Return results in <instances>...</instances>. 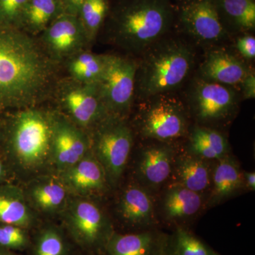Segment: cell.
Wrapping results in <instances>:
<instances>
[{
    "label": "cell",
    "instance_id": "cell-1",
    "mask_svg": "<svg viewBox=\"0 0 255 255\" xmlns=\"http://www.w3.org/2000/svg\"><path fill=\"white\" fill-rule=\"evenodd\" d=\"M57 68L36 37L0 26V107H36L52 95Z\"/></svg>",
    "mask_w": 255,
    "mask_h": 255
},
{
    "label": "cell",
    "instance_id": "cell-2",
    "mask_svg": "<svg viewBox=\"0 0 255 255\" xmlns=\"http://www.w3.org/2000/svg\"><path fill=\"white\" fill-rule=\"evenodd\" d=\"M171 19L166 0H124L111 16L110 38L128 53L142 54L162 39Z\"/></svg>",
    "mask_w": 255,
    "mask_h": 255
},
{
    "label": "cell",
    "instance_id": "cell-3",
    "mask_svg": "<svg viewBox=\"0 0 255 255\" xmlns=\"http://www.w3.org/2000/svg\"><path fill=\"white\" fill-rule=\"evenodd\" d=\"M135 75V91L147 99L169 94L189 76L194 64L190 46L179 40H160L145 52Z\"/></svg>",
    "mask_w": 255,
    "mask_h": 255
},
{
    "label": "cell",
    "instance_id": "cell-4",
    "mask_svg": "<svg viewBox=\"0 0 255 255\" xmlns=\"http://www.w3.org/2000/svg\"><path fill=\"white\" fill-rule=\"evenodd\" d=\"M50 112L36 107L21 109L13 118L9 144L23 168L36 169L51 157Z\"/></svg>",
    "mask_w": 255,
    "mask_h": 255
},
{
    "label": "cell",
    "instance_id": "cell-5",
    "mask_svg": "<svg viewBox=\"0 0 255 255\" xmlns=\"http://www.w3.org/2000/svg\"><path fill=\"white\" fill-rule=\"evenodd\" d=\"M90 132L92 154L103 167L107 182L115 185L124 173L131 151V129L123 117L108 115Z\"/></svg>",
    "mask_w": 255,
    "mask_h": 255
},
{
    "label": "cell",
    "instance_id": "cell-6",
    "mask_svg": "<svg viewBox=\"0 0 255 255\" xmlns=\"http://www.w3.org/2000/svg\"><path fill=\"white\" fill-rule=\"evenodd\" d=\"M52 94L60 113L86 131L109 115L97 84L82 83L65 77L57 80Z\"/></svg>",
    "mask_w": 255,
    "mask_h": 255
},
{
    "label": "cell",
    "instance_id": "cell-7",
    "mask_svg": "<svg viewBox=\"0 0 255 255\" xmlns=\"http://www.w3.org/2000/svg\"><path fill=\"white\" fill-rule=\"evenodd\" d=\"M137 63L117 55H105V68L98 83L109 115L124 117L131 107L135 91Z\"/></svg>",
    "mask_w": 255,
    "mask_h": 255
},
{
    "label": "cell",
    "instance_id": "cell-8",
    "mask_svg": "<svg viewBox=\"0 0 255 255\" xmlns=\"http://www.w3.org/2000/svg\"><path fill=\"white\" fill-rule=\"evenodd\" d=\"M169 94L147 98L148 103L140 116V132L144 137L166 141L182 136L187 128V118L182 102Z\"/></svg>",
    "mask_w": 255,
    "mask_h": 255
},
{
    "label": "cell",
    "instance_id": "cell-9",
    "mask_svg": "<svg viewBox=\"0 0 255 255\" xmlns=\"http://www.w3.org/2000/svg\"><path fill=\"white\" fill-rule=\"evenodd\" d=\"M190 104L201 123H224L236 113L238 96L232 87L199 78L191 89Z\"/></svg>",
    "mask_w": 255,
    "mask_h": 255
},
{
    "label": "cell",
    "instance_id": "cell-10",
    "mask_svg": "<svg viewBox=\"0 0 255 255\" xmlns=\"http://www.w3.org/2000/svg\"><path fill=\"white\" fill-rule=\"evenodd\" d=\"M38 40L50 59L58 66L90 46L78 16L65 13L50 23Z\"/></svg>",
    "mask_w": 255,
    "mask_h": 255
},
{
    "label": "cell",
    "instance_id": "cell-11",
    "mask_svg": "<svg viewBox=\"0 0 255 255\" xmlns=\"http://www.w3.org/2000/svg\"><path fill=\"white\" fill-rule=\"evenodd\" d=\"M51 158L58 168L65 170L91 150L90 135L57 111L50 112Z\"/></svg>",
    "mask_w": 255,
    "mask_h": 255
},
{
    "label": "cell",
    "instance_id": "cell-12",
    "mask_svg": "<svg viewBox=\"0 0 255 255\" xmlns=\"http://www.w3.org/2000/svg\"><path fill=\"white\" fill-rule=\"evenodd\" d=\"M181 21L184 30L200 43L222 41L226 31L219 9L213 0H191L183 6Z\"/></svg>",
    "mask_w": 255,
    "mask_h": 255
},
{
    "label": "cell",
    "instance_id": "cell-13",
    "mask_svg": "<svg viewBox=\"0 0 255 255\" xmlns=\"http://www.w3.org/2000/svg\"><path fill=\"white\" fill-rule=\"evenodd\" d=\"M250 71L239 58L223 49L209 52L200 67L201 79L229 87L241 85Z\"/></svg>",
    "mask_w": 255,
    "mask_h": 255
},
{
    "label": "cell",
    "instance_id": "cell-14",
    "mask_svg": "<svg viewBox=\"0 0 255 255\" xmlns=\"http://www.w3.org/2000/svg\"><path fill=\"white\" fill-rule=\"evenodd\" d=\"M68 222L75 238L86 245L98 241L105 226V216L100 208L86 200L72 204L68 213Z\"/></svg>",
    "mask_w": 255,
    "mask_h": 255
},
{
    "label": "cell",
    "instance_id": "cell-15",
    "mask_svg": "<svg viewBox=\"0 0 255 255\" xmlns=\"http://www.w3.org/2000/svg\"><path fill=\"white\" fill-rule=\"evenodd\" d=\"M174 152L167 145H153L142 151L137 164L140 180L149 187L160 186L172 174Z\"/></svg>",
    "mask_w": 255,
    "mask_h": 255
},
{
    "label": "cell",
    "instance_id": "cell-16",
    "mask_svg": "<svg viewBox=\"0 0 255 255\" xmlns=\"http://www.w3.org/2000/svg\"><path fill=\"white\" fill-rule=\"evenodd\" d=\"M63 172L65 184L79 193L102 190L107 182L103 167L91 150L85 157Z\"/></svg>",
    "mask_w": 255,
    "mask_h": 255
},
{
    "label": "cell",
    "instance_id": "cell-17",
    "mask_svg": "<svg viewBox=\"0 0 255 255\" xmlns=\"http://www.w3.org/2000/svg\"><path fill=\"white\" fill-rule=\"evenodd\" d=\"M218 161L211 179L213 189L210 196L211 205L230 199L244 187L243 174L236 161L227 156Z\"/></svg>",
    "mask_w": 255,
    "mask_h": 255
},
{
    "label": "cell",
    "instance_id": "cell-18",
    "mask_svg": "<svg viewBox=\"0 0 255 255\" xmlns=\"http://www.w3.org/2000/svg\"><path fill=\"white\" fill-rule=\"evenodd\" d=\"M174 164L175 184L199 194L209 187L212 173L206 159L191 153L182 156Z\"/></svg>",
    "mask_w": 255,
    "mask_h": 255
},
{
    "label": "cell",
    "instance_id": "cell-19",
    "mask_svg": "<svg viewBox=\"0 0 255 255\" xmlns=\"http://www.w3.org/2000/svg\"><path fill=\"white\" fill-rule=\"evenodd\" d=\"M119 212L126 221L134 225L150 223L155 216L150 194L144 188L136 185L124 191L119 202Z\"/></svg>",
    "mask_w": 255,
    "mask_h": 255
},
{
    "label": "cell",
    "instance_id": "cell-20",
    "mask_svg": "<svg viewBox=\"0 0 255 255\" xmlns=\"http://www.w3.org/2000/svg\"><path fill=\"white\" fill-rule=\"evenodd\" d=\"M64 14L61 0H28L23 14L21 30L38 36Z\"/></svg>",
    "mask_w": 255,
    "mask_h": 255
},
{
    "label": "cell",
    "instance_id": "cell-21",
    "mask_svg": "<svg viewBox=\"0 0 255 255\" xmlns=\"http://www.w3.org/2000/svg\"><path fill=\"white\" fill-rule=\"evenodd\" d=\"M202 205L201 194L174 184L164 195L162 210L167 219L177 221L195 216Z\"/></svg>",
    "mask_w": 255,
    "mask_h": 255
},
{
    "label": "cell",
    "instance_id": "cell-22",
    "mask_svg": "<svg viewBox=\"0 0 255 255\" xmlns=\"http://www.w3.org/2000/svg\"><path fill=\"white\" fill-rule=\"evenodd\" d=\"M60 65L65 68L68 78L82 83L98 85L105 68V55L85 49L72 55Z\"/></svg>",
    "mask_w": 255,
    "mask_h": 255
},
{
    "label": "cell",
    "instance_id": "cell-23",
    "mask_svg": "<svg viewBox=\"0 0 255 255\" xmlns=\"http://www.w3.org/2000/svg\"><path fill=\"white\" fill-rule=\"evenodd\" d=\"M190 150L191 153L206 160H219L226 156L228 144L221 132L211 128L199 127L191 133Z\"/></svg>",
    "mask_w": 255,
    "mask_h": 255
},
{
    "label": "cell",
    "instance_id": "cell-24",
    "mask_svg": "<svg viewBox=\"0 0 255 255\" xmlns=\"http://www.w3.org/2000/svg\"><path fill=\"white\" fill-rule=\"evenodd\" d=\"M219 6L235 28L243 31L255 29V0H219Z\"/></svg>",
    "mask_w": 255,
    "mask_h": 255
},
{
    "label": "cell",
    "instance_id": "cell-25",
    "mask_svg": "<svg viewBox=\"0 0 255 255\" xmlns=\"http://www.w3.org/2000/svg\"><path fill=\"white\" fill-rule=\"evenodd\" d=\"M107 12V0H84L78 16L85 28L90 45L97 38Z\"/></svg>",
    "mask_w": 255,
    "mask_h": 255
},
{
    "label": "cell",
    "instance_id": "cell-26",
    "mask_svg": "<svg viewBox=\"0 0 255 255\" xmlns=\"http://www.w3.org/2000/svg\"><path fill=\"white\" fill-rule=\"evenodd\" d=\"M152 244V238L147 233L115 236L111 241L112 255H147Z\"/></svg>",
    "mask_w": 255,
    "mask_h": 255
},
{
    "label": "cell",
    "instance_id": "cell-27",
    "mask_svg": "<svg viewBox=\"0 0 255 255\" xmlns=\"http://www.w3.org/2000/svg\"><path fill=\"white\" fill-rule=\"evenodd\" d=\"M30 219L28 206L20 196H0V222L24 226Z\"/></svg>",
    "mask_w": 255,
    "mask_h": 255
},
{
    "label": "cell",
    "instance_id": "cell-28",
    "mask_svg": "<svg viewBox=\"0 0 255 255\" xmlns=\"http://www.w3.org/2000/svg\"><path fill=\"white\" fill-rule=\"evenodd\" d=\"M66 190L59 183L50 182L36 186L32 197L38 207L46 211L58 209L66 199Z\"/></svg>",
    "mask_w": 255,
    "mask_h": 255
},
{
    "label": "cell",
    "instance_id": "cell-29",
    "mask_svg": "<svg viewBox=\"0 0 255 255\" xmlns=\"http://www.w3.org/2000/svg\"><path fill=\"white\" fill-rule=\"evenodd\" d=\"M28 0H0V26L21 30Z\"/></svg>",
    "mask_w": 255,
    "mask_h": 255
},
{
    "label": "cell",
    "instance_id": "cell-30",
    "mask_svg": "<svg viewBox=\"0 0 255 255\" xmlns=\"http://www.w3.org/2000/svg\"><path fill=\"white\" fill-rule=\"evenodd\" d=\"M64 243L54 230H47L38 239L36 255H63Z\"/></svg>",
    "mask_w": 255,
    "mask_h": 255
},
{
    "label": "cell",
    "instance_id": "cell-31",
    "mask_svg": "<svg viewBox=\"0 0 255 255\" xmlns=\"http://www.w3.org/2000/svg\"><path fill=\"white\" fill-rule=\"evenodd\" d=\"M177 245L180 255H210L205 246L186 231L178 232Z\"/></svg>",
    "mask_w": 255,
    "mask_h": 255
},
{
    "label": "cell",
    "instance_id": "cell-32",
    "mask_svg": "<svg viewBox=\"0 0 255 255\" xmlns=\"http://www.w3.org/2000/svg\"><path fill=\"white\" fill-rule=\"evenodd\" d=\"M27 243L24 231L19 226L6 225L0 228V245L8 248H23Z\"/></svg>",
    "mask_w": 255,
    "mask_h": 255
},
{
    "label": "cell",
    "instance_id": "cell-33",
    "mask_svg": "<svg viewBox=\"0 0 255 255\" xmlns=\"http://www.w3.org/2000/svg\"><path fill=\"white\" fill-rule=\"evenodd\" d=\"M236 47L242 56L246 59H253L255 57V38L251 35L241 36L236 42Z\"/></svg>",
    "mask_w": 255,
    "mask_h": 255
},
{
    "label": "cell",
    "instance_id": "cell-34",
    "mask_svg": "<svg viewBox=\"0 0 255 255\" xmlns=\"http://www.w3.org/2000/svg\"><path fill=\"white\" fill-rule=\"evenodd\" d=\"M244 98L247 100L254 99L255 97V73L250 71L243 79L241 84Z\"/></svg>",
    "mask_w": 255,
    "mask_h": 255
},
{
    "label": "cell",
    "instance_id": "cell-35",
    "mask_svg": "<svg viewBox=\"0 0 255 255\" xmlns=\"http://www.w3.org/2000/svg\"><path fill=\"white\" fill-rule=\"evenodd\" d=\"M64 13L78 16L79 11L84 0H61Z\"/></svg>",
    "mask_w": 255,
    "mask_h": 255
},
{
    "label": "cell",
    "instance_id": "cell-36",
    "mask_svg": "<svg viewBox=\"0 0 255 255\" xmlns=\"http://www.w3.org/2000/svg\"><path fill=\"white\" fill-rule=\"evenodd\" d=\"M244 186L251 191H255V172H245L243 174Z\"/></svg>",
    "mask_w": 255,
    "mask_h": 255
},
{
    "label": "cell",
    "instance_id": "cell-37",
    "mask_svg": "<svg viewBox=\"0 0 255 255\" xmlns=\"http://www.w3.org/2000/svg\"><path fill=\"white\" fill-rule=\"evenodd\" d=\"M2 164H1V162H0V176L1 175V173H2Z\"/></svg>",
    "mask_w": 255,
    "mask_h": 255
},
{
    "label": "cell",
    "instance_id": "cell-38",
    "mask_svg": "<svg viewBox=\"0 0 255 255\" xmlns=\"http://www.w3.org/2000/svg\"><path fill=\"white\" fill-rule=\"evenodd\" d=\"M0 255H2V254H0Z\"/></svg>",
    "mask_w": 255,
    "mask_h": 255
}]
</instances>
